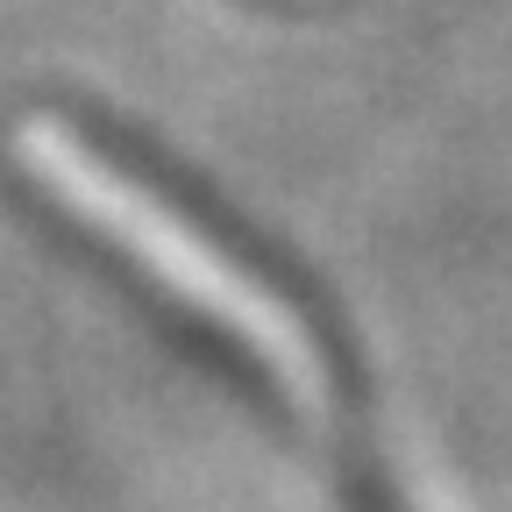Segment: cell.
Listing matches in <instances>:
<instances>
[{"label":"cell","instance_id":"1","mask_svg":"<svg viewBox=\"0 0 512 512\" xmlns=\"http://www.w3.org/2000/svg\"><path fill=\"white\" fill-rule=\"evenodd\" d=\"M43 185L86 242L121 256L143 299L200 335L192 349L249 392L278 441L299 448V470L335 512H434L349 313L292 264V249L242 221L185 164H164L150 143L114 128H50Z\"/></svg>","mask_w":512,"mask_h":512}]
</instances>
